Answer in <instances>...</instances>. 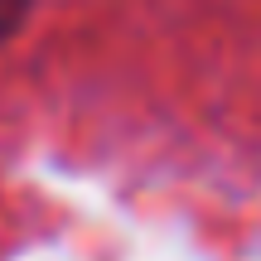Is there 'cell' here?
I'll return each mask as SVG.
<instances>
[{
  "label": "cell",
  "mask_w": 261,
  "mask_h": 261,
  "mask_svg": "<svg viewBox=\"0 0 261 261\" xmlns=\"http://www.w3.org/2000/svg\"><path fill=\"white\" fill-rule=\"evenodd\" d=\"M24 10H29V0H0V39L24 19Z\"/></svg>",
  "instance_id": "1"
}]
</instances>
